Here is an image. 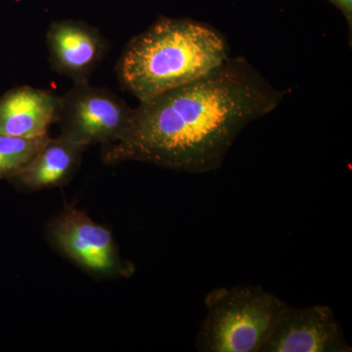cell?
<instances>
[{"mask_svg": "<svg viewBox=\"0 0 352 352\" xmlns=\"http://www.w3.org/2000/svg\"><path fill=\"white\" fill-rule=\"evenodd\" d=\"M333 6L337 7L346 18L347 25L349 27V34L351 36L352 28V0H326Z\"/></svg>", "mask_w": 352, "mask_h": 352, "instance_id": "11", "label": "cell"}, {"mask_svg": "<svg viewBox=\"0 0 352 352\" xmlns=\"http://www.w3.org/2000/svg\"><path fill=\"white\" fill-rule=\"evenodd\" d=\"M207 315L197 336L198 351L259 352L289 307L258 286L219 288L206 296Z\"/></svg>", "mask_w": 352, "mask_h": 352, "instance_id": "3", "label": "cell"}, {"mask_svg": "<svg viewBox=\"0 0 352 352\" xmlns=\"http://www.w3.org/2000/svg\"><path fill=\"white\" fill-rule=\"evenodd\" d=\"M50 136L16 138L0 133V179H9L30 163Z\"/></svg>", "mask_w": 352, "mask_h": 352, "instance_id": "10", "label": "cell"}, {"mask_svg": "<svg viewBox=\"0 0 352 352\" xmlns=\"http://www.w3.org/2000/svg\"><path fill=\"white\" fill-rule=\"evenodd\" d=\"M333 310L325 305L287 307L259 352H349Z\"/></svg>", "mask_w": 352, "mask_h": 352, "instance_id": "6", "label": "cell"}, {"mask_svg": "<svg viewBox=\"0 0 352 352\" xmlns=\"http://www.w3.org/2000/svg\"><path fill=\"white\" fill-rule=\"evenodd\" d=\"M285 95L245 57L230 56L195 82L139 103L126 133L104 146V162L217 170L245 127L276 110Z\"/></svg>", "mask_w": 352, "mask_h": 352, "instance_id": "1", "label": "cell"}, {"mask_svg": "<svg viewBox=\"0 0 352 352\" xmlns=\"http://www.w3.org/2000/svg\"><path fill=\"white\" fill-rule=\"evenodd\" d=\"M229 57L226 36L212 25L160 17L129 41L117 73L122 87L141 103L195 82Z\"/></svg>", "mask_w": 352, "mask_h": 352, "instance_id": "2", "label": "cell"}, {"mask_svg": "<svg viewBox=\"0 0 352 352\" xmlns=\"http://www.w3.org/2000/svg\"><path fill=\"white\" fill-rule=\"evenodd\" d=\"M85 148L61 134L50 138L30 163L8 180L25 193L63 186L75 175Z\"/></svg>", "mask_w": 352, "mask_h": 352, "instance_id": "9", "label": "cell"}, {"mask_svg": "<svg viewBox=\"0 0 352 352\" xmlns=\"http://www.w3.org/2000/svg\"><path fill=\"white\" fill-rule=\"evenodd\" d=\"M59 98L28 85L9 90L0 97V133L23 138L48 135L57 122Z\"/></svg>", "mask_w": 352, "mask_h": 352, "instance_id": "8", "label": "cell"}, {"mask_svg": "<svg viewBox=\"0 0 352 352\" xmlns=\"http://www.w3.org/2000/svg\"><path fill=\"white\" fill-rule=\"evenodd\" d=\"M46 43L52 69L74 83L87 82L108 50L101 32L82 21L52 23Z\"/></svg>", "mask_w": 352, "mask_h": 352, "instance_id": "7", "label": "cell"}, {"mask_svg": "<svg viewBox=\"0 0 352 352\" xmlns=\"http://www.w3.org/2000/svg\"><path fill=\"white\" fill-rule=\"evenodd\" d=\"M50 244L95 277H131L134 266L120 256L113 234L82 210L66 206L47 228Z\"/></svg>", "mask_w": 352, "mask_h": 352, "instance_id": "5", "label": "cell"}, {"mask_svg": "<svg viewBox=\"0 0 352 352\" xmlns=\"http://www.w3.org/2000/svg\"><path fill=\"white\" fill-rule=\"evenodd\" d=\"M134 109L106 88L74 83L59 98L57 122L61 135L85 146L112 144L126 133Z\"/></svg>", "mask_w": 352, "mask_h": 352, "instance_id": "4", "label": "cell"}]
</instances>
